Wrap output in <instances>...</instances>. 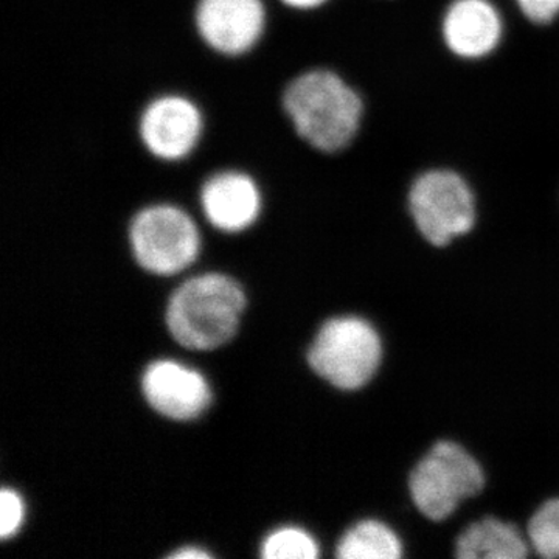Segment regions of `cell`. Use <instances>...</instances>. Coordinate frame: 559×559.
Listing matches in <instances>:
<instances>
[{
  "label": "cell",
  "instance_id": "8992f818",
  "mask_svg": "<svg viewBox=\"0 0 559 559\" xmlns=\"http://www.w3.org/2000/svg\"><path fill=\"white\" fill-rule=\"evenodd\" d=\"M409 205L419 234L433 246L450 245L460 235L468 234L476 219L468 183L448 170L419 176L412 186Z\"/></svg>",
  "mask_w": 559,
  "mask_h": 559
},
{
  "label": "cell",
  "instance_id": "4fadbf2b",
  "mask_svg": "<svg viewBox=\"0 0 559 559\" xmlns=\"http://www.w3.org/2000/svg\"><path fill=\"white\" fill-rule=\"evenodd\" d=\"M341 559H396L401 557L399 536L378 521L359 522L345 533L337 546Z\"/></svg>",
  "mask_w": 559,
  "mask_h": 559
},
{
  "label": "cell",
  "instance_id": "6da1fadb",
  "mask_svg": "<svg viewBox=\"0 0 559 559\" xmlns=\"http://www.w3.org/2000/svg\"><path fill=\"white\" fill-rule=\"evenodd\" d=\"M283 106L294 130L312 148L337 153L358 134L362 100L330 70H311L286 87Z\"/></svg>",
  "mask_w": 559,
  "mask_h": 559
},
{
  "label": "cell",
  "instance_id": "8fae6325",
  "mask_svg": "<svg viewBox=\"0 0 559 559\" xmlns=\"http://www.w3.org/2000/svg\"><path fill=\"white\" fill-rule=\"evenodd\" d=\"M443 35L459 57L480 58L498 47L502 22L488 0H455L444 17Z\"/></svg>",
  "mask_w": 559,
  "mask_h": 559
},
{
  "label": "cell",
  "instance_id": "277c9868",
  "mask_svg": "<svg viewBox=\"0 0 559 559\" xmlns=\"http://www.w3.org/2000/svg\"><path fill=\"white\" fill-rule=\"evenodd\" d=\"M484 485L477 460L451 441H441L419 460L409 480L415 506L432 521L447 520L462 500L479 495Z\"/></svg>",
  "mask_w": 559,
  "mask_h": 559
},
{
  "label": "cell",
  "instance_id": "9a60e30c",
  "mask_svg": "<svg viewBox=\"0 0 559 559\" xmlns=\"http://www.w3.org/2000/svg\"><path fill=\"white\" fill-rule=\"evenodd\" d=\"M318 555V544L300 528L278 530L263 544V558L266 559H314Z\"/></svg>",
  "mask_w": 559,
  "mask_h": 559
},
{
  "label": "cell",
  "instance_id": "e0dca14e",
  "mask_svg": "<svg viewBox=\"0 0 559 559\" xmlns=\"http://www.w3.org/2000/svg\"><path fill=\"white\" fill-rule=\"evenodd\" d=\"M525 16L536 24H547L559 14V0H516Z\"/></svg>",
  "mask_w": 559,
  "mask_h": 559
},
{
  "label": "cell",
  "instance_id": "2e32d148",
  "mask_svg": "<svg viewBox=\"0 0 559 559\" xmlns=\"http://www.w3.org/2000/svg\"><path fill=\"white\" fill-rule=\"evenodd\" d=\"M22 522V503L20 496L3 488L0 491V538L7 539L16 533Z\"/></svg>",
  "mask_w": 559,
  "mask_h": 559
},
{
  "label": "cell",
  "instance_id": "9c48e42d",
  "mask_svg": "<svg viewBox=\"0 0 559 559\" xmlns=\"http://www.w3.org/2000/svg\"><path fill=\"white\" fill-rule=\"evenodd\" d=\"M143 395L154 411L171 419H193L207 409L212 393L198 371L157 360L143 374Z\"/></svg>",
  "mask_w": 559,
  "mask_h": 559
},
{
  "label": "cell",
  "instance_id": "d6986e66",
  "mask_svg": "<svg viewBox=\"0 0 559 559\" xmlns=\"http://www.w3.org/2000/svg\"><path fill=\"white\" fill-rule=\"evenodd\" d=\"M173 559H205L210 558L209 554L202 551L200 549H194V547H189V549H182L176 551V554L171 555Z\"/></svg>",
  "mask_w": 559,
  "mask_h": 559
},
{
  "label": "cell",
  "instance_id": "30bf717a",
  "mask_svg": "<svg viewBox=\"0 0 559 559\" xmlns=\"http://www.w3.org/2000/svg\"><path fill=\"white\" fill-rule=\"evenodd\" d=\"M201 204L213 226L224 231H240L259 218L261 194L250 176L224 171L204 183Z\"/></svg>",
  "mask_w": 559,
  "mask_h": 559
},
{
  "label": "cell",
  "instance_id": "ac0fdd59",
  "mask_svg": "<svg viewBox=\"0 0 559 559\" xmlns=\"http://www.w3.org/2000/svg\"><path fill=\"white\" fill-rule=\"evenodd\" d=\"M282 2L290 7V9L310 10L322 5L326 0H282Z\"/></svg>",
  "mask_w": 559,
  "mask_h": 559
},
{
  "label": "cell",
  "instance_id": "5bb4252c",
  "mask_svg": "<svg viewBox=\"0 0 559 559\" xmlns=\"http://www.w3.org/2000/svg\"><path fill=\"white\" fill-rule=\"evenodd\" d=\"M528 544L543 558H559V499L544 503L528 522Z\"/></svg>",
  "mask_w": 559,
  "mask_h": 559
},
{
  "label": "cell",
  "instance_id": "7c38bea8",
  "mask_svg": "<svg viewBox=\"0 0 559 559\" xmlns=\"http://www.w3.org/2000/svg\"><path fill=\"white\" fill-rule=\"evenodd\" d=\"M528 547L513 524L487 518L463 530L455 555L462 559H522L527 557Z\"/></svg>",
  "mask_w": 559,
  "mask_h": 559
},
{
  "label": "cell",
  "instance_id": "5b68a950",
  "mask_svg": "<svg viewBox=\"0 0 559 559\" xmlns=\"http://www.w3.org/2000/svg\"><path fill=\"white\" fill-rule=\"evenodd\" d=\"M130 241L135 260L153 274L186 270L200 252V231L186 212L173 205H153L132 219Z\"/></svg>",
  "mask_w": 559,
  "mask_h": 559
},
{
  "label": "cell",
  "instance_id": "52a82bcc",
  "mask_svg": "<svg viewBox=\"0 0 559 559\" xmlns=\"http://www.w3.org/2000/svg\"><path fill=\"white\" fill-rule=\"evenodd\" d=\"M139 131L151 154L164 160H180L200 142L201 110L189 98L165 95L143 110Z\"/></svg>",
  "mask_w": 559,
  "mask_h": 559
},
{
  "label": "cell",
  "instance_id": "3957f363",
  "mask_svg": "<svg viewBox=\"0 0 559 559\" xmlns=\"http://www.w3.org/2000/svg\"><path fill=\"white\" fill-rule=\"evenodd\" d=\"M381 358L380 336L370 323L358 318L326 322L308 353L312 370L342 390L366 385L377 373Z\"/></svg>",
  "mask_w": 559,
  "mask_h": 559
},
{
  "label": "cell",
  "instance_id": "7a4b0ae2",
  "mask_svg": "<svg viewBox=\"0 0 559 559\" xmlns=\"http://www.w3.org/2000/svg\"><path fill=\"white\" fill-rule=\"evenodd\" d=\"M245 307V293L234 278L201 275L173 294L167 308L168 330L183 347L218 348L237 333Z\"/></svg>",
  "mask_w": 559,
  "mask_h": 559
},
{
  "label": "cell",
  "instance_id": "ba28073f",
  "mask_svg": "<svg viewBox=\"0 0 559 559\" xmlns=\"http://www.w3.org/2000/svg\"><path fill=\"white\" fill-rule=\"evenodd\" d=\"M266 22L261 0H200L197 25L209 47L229 57L246 53L259 43Z\"/></svg>",
  "mask_w": 559,
  "mask_h": 559
}]
</instances>
